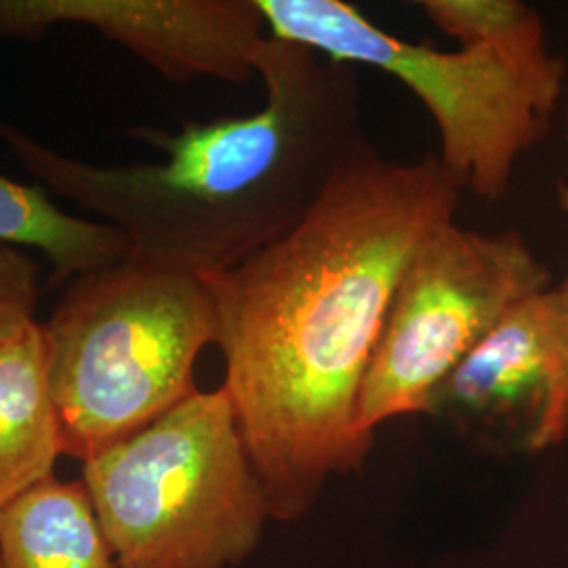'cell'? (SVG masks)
<instances>
[{
    "label": "cell",
    "mask_w": 568,
    "mask_h": 568,
    "mask_svg": "<svg viewBox=\"0 0 568 568\" xmlns=\"http://www.w3.org/2000/svg\"><path fill=\"white\" fill-rule=\"evenodd\" d=\"M41 300V267L18 246L0 244V345L23 337Z\"/></svg>",
    "instance_id": "obj_13"
},
{
    "label": "cell",
    "mask_w": 568,
    "mask_h": 568,
    "mask_svg": "<svg viewBox=\"0 0 568 568\" xmlns=\"http://www.w3.org/2000/svg\"><path fill=\"white\" fill-rule=\"evenodd\" d=\"M558 204H560V209H562V213L567 215L568 220V171L558 182ZM551 291H554V297H556L558 307H560V312H562V316H565L568 325V272L565 281L558 284L556 288H551Z\"/></svg>",
    "instance_id": "obj_14"
},
{
    "label": "cell",
    "mask_w": 568,
    "mask_h": 568,
    "mask_svg": "<svg viewBox=\"0 0 568 568\" xmlns=\"http://www.w3.org/2000/svg\"><path fill=\"white\" fill-rule=\"evenodd\" d=\"M63 455L47 386L41 325L0 345V509L55 476Z\"/></svg>",
    "instance_id": "obj_10"
},
{
    "label": "cell",
    "mask_w": 568,
    "mask_h": 568,
    "mask_svg": "<svg viewBox=\"0 0 568 568\" xmlns=\"http://www.w3.org/2000/svg\"><path fill=\"white\" fill-rule=\"evenodd\" d=\"M114 568H234L272 520L224 387L82 462Z\"/></svg>",
    "instance_id": "obj_4"
},
{
    "label": "cell",
    "mask_w": 568,
    "mask_h": 568,
    "mask_svg": "<svg viewBox=\"0 0 568 568\" xmlns=\"http://www.w3.org/2000/svg\"><path fill=\"white\" fill-rule=\"evenodd\" d=\"M0 568H2V567H0Z\"/></svg>",
    "instance_id": "obj_16"
},
{
    "label": "cell",
    "mask_w": 568,
    "mask_h": 568,
    "mask_svg": "<svg viewBox=\"0 0 568 568\" xmlns=\"http://www.w3.org/2000/svg\"><path fill=\"white\" fill-rule=\"evenodd\" d=\"M419 9L459 47L480 44L527 63L558 58L549 51L541 16L520 0H424Z\"/></svg>",
    "instance_id": "obj_12"
},
{
    "label": "cell",
    "mask_w": 568,
    "mask_h": 568,
    "mask_svg": "<svg viewBox=\"0 0 568 568\" xmlns=\"http://www.w3.org/2000/svg\"><path fill=\"white\" fill-rule=\"evenodd\" d=\"M459 199L438 156L398 163L366 138L288 234L209 278L222 387L272 520L304 518L365 464L368 366L406 267Z\"/></svg>",
    "instance_id": "obj_1"
},
{
    "label": "cell",
    "mask_w": 568,
    "mask_h": 568,
    "mask_svg": "<svg viewBox=\"0 0 568 568\" xmlns=\"http://www.w3.org/2000/svg\"><path fill=\"white\" fill-rule=\"evenodd\" d=\"M427 415L487 447L568 443V325L554 291L516 305L438 387Z\"/></svg>",
    "instance_id": "obj_7"
},
{
    "label": "cell",
    "mask_w": 568,
    "mask_h": 568,
    "mask_svg": "<svg viewBox=\"0 0 568 568\" xmlns=\"http://www.w3.org/2000/svg\"><path fill=\"white\" fill-rule=\"evenodd\" d=\"M255 74L265 102L253 114L126 129L154 163L81 161L4 119L0 142L49 194L121 230L131 257L215 278L300 224L366 140L352 65L267 37Z\"/></svg>",
    "instance_id": "obj_2"
},
{
    "label": "cell",
    "mask_w": 568,
    "mask_h": 568,
    "mask_svg": "<svg viewBox=\"0 0 568 568\" xmlns=\"http://www.w3.org/2000/svg\"><path fill=\"white\" fill-rule=\"evenodd\" d=\"M0 567L114 568V554L82 480L51 476L0 509Z\"/></svg>",
    "instance_id": "obj_9"
},
{
    "label": "cell",
    "mask_w": 568,
    "mask_h": 568,
    "mask_svg": "<svg viewBox=\"0 0 568 568\" xmlns=\"http://www.w3.org/2000/svg\"><path fill=\"white\" fill-rule=\"evenodd\" d=\"M61 23L95 30L173 82L244 84L270 37L257 0H0V39L34 41Z\"/></svg>",
    "instance_id": "obj_8"
},
{
    "label": "cell",
    "mask_w": 568,
    "mask_h": 568,
    "mask_svg": "<svg viewBox=\"0 0 568 568\" xmlns=\"http://www.w3.org/2000/svg\"><path fill=\"white\" fill-rule=\"evenodd\" d=\"M270 37L323 58L382 70L426 105L440 135L438 161L459 190L501 201L516 164L548 133L567 65L511 60L488 47L440 51L405 41L345 0H257Z\"/></svg>",
    "instance_id": "obj_5"
},
{
    "label": "cell",
    "mask_w": 568,
    "mask_h": 568,
    "mask_svg": "<svg viewBox=\"0 0 568 568\" xmlns=\"http://www.w3.org/2000/svg\"><path fill=\"white\" fill-rule=\"evenodd\" d=\"M41 328L63 455L87 462L199 389L217 305L209 278L129 255L65 284Z\"/></svg>",
    "instance_id": "obj_3"
},
{
    "label": "cell",
    "mask_w": 568,
    "mask_h": 568,
    "mask_svg": "<svg viewBox=\"0 0 568 568\" xmlns=\"http://www.w3.org/2000/svg\"><path fill=\"white\" fill-rule=\"evenodd\" d=\"M567 142H568V114H567Z\"/></svg>",
    "instance_id": "obj_15"
},
{
    "label": "cell",
    "mask_w": 568,
    "mask_h": 568,
    "mask_svg": "<svg viewBox=\"0 0 568 568\" xmlns=\"http://www.w3.org/2000/svg\"><path fill=\"white\" fill-rule=\"evenodd\" d=\"M548 284V267L514 230L483 234L450 222L434 232L396 288L361 389L358 432L375 438L389 419L427 415L448 375Z\"/></svg>",
    "instance_id": "obj_6"
},
{
    "label": "cell",
    "mask_w": 568,
    "mask_h": 568,
    "mask_svg": "<svg viewBox=\"0 0 568 568\" xmlns=\"http://www.w3.org/2000/svg\"><path fill=\"white\" fill-rule=\"evenodd\" d=\"M0 244L37 248L51 265L49 286L121 264L131 243L121 230L68 213L53 203L41 183L0 175Z\"/></svg>",
    "instance_id": "obj_11"
}]
</instances>
